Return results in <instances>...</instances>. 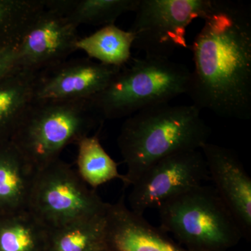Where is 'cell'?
Segmentation results:
<instances>
[{"mask_svg":"<svg viewBox=\"0 0 251 251\" xmlns=\"http://www.w3.org/2000/svg\"><path fill=\"white\" fill-rule=\"evenodd\" d=\"M192 46L187 94L218 116L251 117V11L244 3L213 0Z\"/></svg>","mask_w":251,"mask_h":251,"instance_id":"6da1fadb","label":"cell"},{"mask_svg":"<svg viewBox=\"0 0 251 251\" xmlns=\"http://www.w3.org/2000/svg\"><path fill=\"white\" fill-rule=\"evenodd\" d=\"M210 128L194 105L169 103L149 107L127 117L117 145L127 167L125 186H131L156 162L208 143Z\"/></svg>","mask_w":251,"mask_h":251,"instance_id":"7a4b0ae2","label":"cell"},{"mask_svg":"<svg viewBox=\"0 0 251 251\" xmlns=\"http://www.w3.org/2000/svg\"><path fill=\"white\" fill-rule=\"evenodd\" d=\"M100 120L90 100H34L9 140L39 171L90 135Z\"/></svg>","mask_w":251,"mask_h":251,"instance_id":"3957f363","label":"cell"},{"mask_svg":"<svg viewBox=\"0 0 251 251\" xmlns=\"http://www.w3.org/2000/svg\"><path fill=\"white\" fill-rule=\"evenodd\" d=\"M128 64L90 100L102 120L127 118L187 94L191 71L184 64L146 57L130 59Z\"/></svg>","mask_w":251,"mask_h":251,"instance_id":"277c9868","label":"cell"},{"mask_svg":"<svg viewBox=\"0 0 251 251\" xmlns=\"http://www.w3.org/2000/svg\"><path fill=\"white\" fill-rule=\"evenodd\" d=\"M161 229L189 251H225L244 236L237 221L214 187L198 186L157 208Z\"/></svg>","mask_w":251,"mask_h":251,"instance_id":"5b68a950","label":"cell"},{"mask_svg":"<svg viewBox=\"0 0 251 251\" xmlns=\"http://www.w3.org/2000/svg\"><path fill=\"white\" fill-rule=\"evenodd\" d=\"M109 203L62 159L36 171L28 210L49 229L78 220L103 215Z\"/></svg>","mask_w":251,"mask_h":251,"instance_id":"8992f818","label":"cell"},{"mask_svg":"<svg viewBox=\"0 0 251 251\" xmlns=\"http://www.w3.org/2000/svg\"><path fill=\"white\" fill-rule=\"evenodd\" d=\"M213 0H140L129 31L133 48L149 58L171 59L178 50L188 48L187 27L204 19Z\"/></svg>","mask_w":251,"mask_h":251,"instance_id":"52a82bcc","label":"cell"},{"mask_svg":"<svg viewBox=\"0 0 251 251\" xmlns=\"http://www.w3.org/2000/svg\"><path fill=\"white\" fill-rule=\"evenodd\" d=\"M209 179L205 159L199 150L174 153L149 167L131 185L130 209L143 216L148 209H157Z\"/></svg>","mask_w":251,"mask_h":251,"instance_id":"ba28073f","label":"cell"},{"mask_svg":"<svg viewBox=\"0 0 251 251\" xmlns=\"http://www.w3.org/2000/svg\"><path fill=\"white\" fill-rule=\"evenodd\" d=\"M77 27L64 12L60 0H46L45 7L18 42L21 69L40 73L67 61L77 50Z\"/></svg>","mask_w":251,"mask_h":251,"instance_id":"9c48e42d","label":"cell"},{"mask_svg":"<svg viewBox=\"0 0 251 251\" xmlns=\"http://www.w3.org/2000/svg\"><path fill=\"white\" fill-rule=\"evenodd\" d=\"M122 68L90 58L65 61L39 73L34 100H90L108 87Z\"/></svg>","mask_w":251,"mask_h":251,"instance_id":"30bf717a","label":"cell"},{"mask_svg":"<svg viewBox=\"0 0 251 251\" xmlns=\"http://www.w3.org/2000/svg\"><path fill=\"white\" fill-rule=\"evenodd\" d=\"M200 150L214 190L237 221L243 236L250 237L251 179L242 161L232 150L209 142Z\"/></svg>","mask_w":251,"mask_h":251,"instance_id":"8fae6325","label":"cell"},{"mask_svg":"<svg viewBox=\"0 0 251 251\" xmlns=\"http://www.w3.org/2000/svg\"><path fill=\"white\" fill-rule=\"evenodd\" d=\"M105 219L108 251H189L133 212L126 205L125 196L115 204H108Z\"/></svg>","mask_w":251,"mask_h":251,"instance_id":"7c38bea8","label":"cell"},{"mask_svg":"<svg viewBox=\"0 0 251 251\" xmlns=\"http://www.w3.org/2000/svg\"><path fill=\"white\" fill-rule=\"evenodd\" d=\"M36 173L11 140L0 143V216L27 210Z\"/></svg>","mask_w":251,"mask_h":251,"instance_id":"4fadbf2b","label":"cell"},{"mask_svg":"<svg viewBox=\"0 0 251 251\" xmlns=\"http://www.w3.org/2000/svg\"><path fill=\"white\" fill-rule=\"evenodd\" d=\"M39 74L21 70L0 80V143L10 140L34 101Z\"/></svg>","mask_w":251,"mask_h":251,"instance_id":"5bb4252c","label":"cell"},{"mask_svg":"<svg viewBox=\"0 0 251 251\" xmlns=\"http://www.w3.org/2000/svg\"><path fill=\"white\" fill-rule=\"evenodd\" d=\"M131 31L120 29L115 24L103 26L90 35L80 38L77 50L83 51L88 58L112 67H124L131 59L134 42Z\"/></svg>","mask_w":251,"mask_h":251,"instance_id":"9a60e30c","label":"cell"},{"mask_svg":"<svg viewBox=\"0 0 251 251\" xmlns=\"http://www.w3.org/2000/svg\"><path fill=\"white\" fill-rule=\"evenodd\" d=\"M49 232L28 209L0 216V251H46Z\"/></svg>","mask_w":251,"mask_h":251,"instance_id":"2e32d148","label":"cell"},{"mask_svg":"<svg viewBox=\"0 0 251 251\" xmlns=\"http://www.w3.org/2000/svg\"><path fill=\"white\" fill-rule=\"evenodd\" d=\"M105 216L85 218L49 229L46 251L103 250L105 249Z\"/></svg>","mask_w":251,"mask_h":251,"instance_id":"e0dca14e","label":"cell"},{"mask_svg":"<svg viewBox=\"0 0 251 251\" xmlns=\"http://www.w3.org/2000/svg\"><path fill=\"white\" fill-rule=\"evenodd\" d=\"M77 145V173L91 188L120 179L125 184V175L120 174L116 162L105 151L97 135H88Z\"/></svg>","mask_w":251,"mask_h":251,"instance_id":"ac0fdd59","label":"cell"},{"mask_svg":"<svg viewBox=\"0 0 251 251\" xmlns=\"http://www.w3.org/2000/svg\"><path fill=\"white\" fill-rule=\"evenodd\" d=\"M140 0H60L69 19L80 25L105 26L115 24L117 18L135 12Z\"/></svg>","mask_w":251,"mask_h":251,"instance_id":"d6986e66","label":"cell"},{"mask_svg":"<svg viewBox=\"0 0 251 251\" xmlns=\"http://www.w3.org/2000/svg\"><path fill=\"white\" fill-rule=\"evenodd\" d=\"M46 0H0V48L18 44Z\"/></svg>","mask_w":251,"mask_h":251,"instance_id":"ffe728a7","label":"cell"},{"mask_svg":"<svg viewBox=\"0 0 251 251\" xmlns=\"http://www.w3.org/2000/svg\"><path fill=\"white\" fill-rule=\"evenodd\" d=\"M18 44L0 48V80L23 70L18 55Z\"/></svg>","mask_w":251,"mask_h":251,"instance_id":"44dd1931","label":"cell"},{"mask_svg":"<svg viewBox=\"0 0 251 251\" xmlns=\"http://www.w3.org/2000/svg\"><path fill=\"white\" fill-rule=\"evenodd\" d=\"M108 251V250H107V249H103V250H101V251Z\"/></svg>","mask_w":251,"mask_h":251,"instance_id":"7402d4cb","label":"cell"}]
</instances>
